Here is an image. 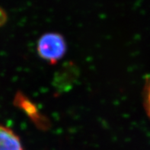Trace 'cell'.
Masks as SVG:
<instances>
[{"mask_svg": "<svg viewBox=\"0 0 150 150\" xmlns=\"http://www.w3.org/2000/svg\"><path fill=\"white\" fill-rule=\"evenodd\" d=\"M0 150H24L18 136L10 128L1 125Z\"/></svg>", "mask_w": 150, "mask_h": 150, "instance_id": "cell-2", "label": "cell"}, {"mask_svg": "<svg viewBox=\"0 0 150 150\" xmlns=\"http://www.w3.org/2000/svg\"><path fill=\"white\" fill-rule=\"evenodd\" d=\"M37 52L43 60L55 64L64 57L67 52V42L58 33H47L38 40Z\"/></svg>", "mask_w": 150, "mask_h": 150, "instance_id": "cell-1", "label": "cell"}, {"mask_svg": "<svg viewBox=\"0 0 150 150\" xmlns=\"http://www.w3.org/2000/svg\"><path fill=\"white\" fill-rule=\"evenodd\" d=\"M145 105H146V110L150 119V80L149 82L146 91V99H145Z\"/></svg>", "mask_w": 150, "mask_h": 150, "instance_id": "cell-3", "label": "cell"}]
</instances>
